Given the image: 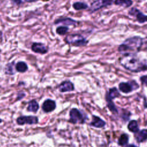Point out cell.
Masks as SVG:
<instances>
[{"label":"cell","instance_id":"cell-1","mask_svg":"<svg viewBox=\"0 0 147 147\" xmlns=\"http://www.w3.org/2000/svg\"><path fill=\"white\" fill-rule=\"evenodd\" d=\"M119 64L126 70L132 72L147 71L146 60H141L136 55H123L119 59Z\"/></svg>","mask_w":147,"mask_h":147},{"label":"cell","instance_id":"cell-29","mask_svg":"<svg viewBox=\"0 0 147 147\" xmlns=\"http://www.w3.org/2000/svg\"><path fill=\"white\" fill-rule=\"evenodd\" d=\"M2 122V120L1 119H0V123H1Z\"/></svg>","mask_w":147,"mask_h":147},{"label":"cell","instance_id":"cell-11","mask_svg":"<svg viewBox=\"0 0 147 147\" xmlns=\"http://www.w3.org/2000/svg\"><path fill=\"white\" fill-rule=\"evenodd\" d=\"M31 48L34 52L40 54H45L48 51V48L44 44L41 42H33Z\"/></svg>","mask_w":147,"mask_h":147},{"label":"cell","instance_id":"cell-4","mask_svg":"<svg viewBox=\"0 0 147 147\" xmlns=\"http://www.w3.org/2000/svg\"><path fill=\"white\" fill-rule=\"evenodd\" d=\"M139 84L134 80H129L127 82H122L118 84V88L120 91L124 94H129L139 88Z\"/></svg>","mask_w":147,"mask_h":147},{"label":"cell","instance_id":"cell-2","mask_svg":"<svg viewBox=\"0 0 147 147\" xmlns=\"http://www.w3.org/2000/svg\"><path fill=\"white\" fill-rule=\"evenodd\" d=\"M144 39L139 36L126 38L118 48V51L122 55H136L141 49Z\"/></svg>","mask_w":147,"mask_h":147},{"label":"cell","instance_id":"cell-8","mask_svg":"<svg viewBox=\"0 0 147 147\" xmlns=\"http://www.w3.org/2000/svg\"><path fill=\"white\" fill-rule=\"evenodd\" d=\"M38 122V118L36 116H21L17 119V123L20 125H25V123L29 125L36 124Z\"/></svg>","mask_w":147,"mask_h":147},{"label":"cell","instance_id":"cell-27","mask_svg":"<svg viewBox=\"0 0 147 147\" xmlns=\"http://www.w3.org/2000/svg\"><path fill=\"white\" fill-rule=\"evenodd\" d=\"M22 1H24L27 2H36L37 1H38V0H21L22 2Z\"/></svg>","mask_w":147,"mask_h":147},{"label":"cell","instance_id":"cell-24","mask_svg":"<svg viewBox=\"0 0 147 147\" xmlns=\"http://www.w3.org/2000/svg\"><path fill=\"white\" fill-rule=\"evenodd\" d=\"M68 30H69V28L68 26H60L56 28V32L59 35H64L68 32Z\"/></svg>","mask_w":147,"mask_h":147},{"label":"cell","instance_id":"cell-30","mask_svg":"<svg viewBox=\"0 0 147 147\" xmlns=\"http://www.w3.org/2000/svg\"><path fill=\"white\" fill-rule=\"evenodd\" d=\"M1 32H0V36H1Z\"/></svg>","mask_w":147,"mask_h":147},{"label":"cell","instance_id":"cell-20","mask_svg":"<svg viewBox=\"0 0 147 147\" xmlns=\"http://www.w3.org/2000/svg\"><path fill=\"white\" fill-rule=\"evenodd\" d=\"M28 68L27 64L24 61H19L16 65V69L19 72H25Z\"/></svg>","mask_w":147,"mask_h":147},{"label":"cell","instance_id":"cell-9","mask_svg":"<svg viewBox=\"0 0 147 147\" xmlns=\"http://www.w3.org/2000/svg\"><path fill=\"white\" fill-rule=\"evenodd\" d=\"M55 24H61L63 25L67 26H76L79 24V22L77 20H74L72 18L69 17H64V18H60L55 21L54 22Z\"/></svg>","mask_w":147,"mask_h":147},{"label":"cell","instance_id":"cell-25","mask_svg":"<svg viewBox=\"0 0 147 147\" xmlns=\"http://www.w3.org/2000/svg\"><path fill=\"white\" fill-rule=\"evenodd\" d=\"M140 80L142 84L147 86V75H142L140 78Z\"/></svg>","mask_w":147,"mask_h":147},{"label":"cell","instance_id":"cell-18","mask_svg":"<svg viewBox=\"0 0 147 147\" xmlns=\"http://www.w3.org/2000/svg\"><path fill=\"white\" fill-rule=\"evenodd\" d=\"M128 130L134 133H137L139 131V127L137 121L136 120H131L129 122L127 125Z\"/></svg>","mask_w":147,"mask_h":147},{"label":"cell","instance_id":"cell-23","mask_svg":"<svg viewBox=\"0 0 147 147\" xmlns=\"http://www.w3.org/2000/svg\"><path fill=\"white\" fill-rule=\"evenodd\" d=\"M14 61H13L11 63H9L6 65L5 67V74L7 75H13L15 74L14 69Z\"/></svg>","mask_w":147,"mask_h":147},{"label":"cell","instance_id":"cell-17","mask_svg":"<svg viewBox=\"0 0 147 147\" xmlns=\"http://www.w3.org/2000/svg\"><path fill=\"white\" fill-rule=\"evenodd\" d=\"M39 109V105L35 100H32L28 103L27 110L28 111L36 113Z\"/></svg>","mask_w":147,"mask_h":147},{"label":"cell","instance_id":"cell-22","mask_svg":"<svg viewBox=\"0 0 147 147\" xmlns=\"http://www.w3.org/2000/svg\"><path fill=\"white\" fill-rule=\"evenodd\" d=\"M129 141V136L126 134H122L118 140V144L120 146L126 145Z\"/></svg>","mask_w":147,"mask_h":147},{"label":"cell","instance_id":"cell-3","mask_svg":"<svg viewBox=\"0 0 147 147\" xmlns=\"http://www.w3.org/2000/svg\"><path fill=\"white\" fill-rule=\"evenodd\" d=\"M66 44L76 47L86 46L88 41L80 34H69L64 38Z\"/></svg>","mask_w":147,"mask_h":147},{"label":"cell","instance_id":"cell-6","mask_svg":"<svg viewBox=\"0 0 147 147\" xmlns=\"http://www.w3.org/2000/svg\"><path fill=\"white\" fill-rule=\"evenodd\" d=\"M128 14L136 18V21L140 24L147 22V15L144 14L141 11L136 7H131L128 11Z\"/></svg>","mask_w":147,"mask_h":147},{"label":"cell","instance_id":"cell-15","mask_svg":"<svg viewBox=\"0 0 147 147\" xmlns=\"http://www.w3.org/2000/svg\"><path fill=\"white\" fill-rule=\"evenodd\" d=\"M137 133L135 136V138L138 142L147 141V129H142Z\"/></svg>","mask_w":147,"mask_h":147},{"label":"cell","instance_id":"cell-12","mask_svg":"<svg viewBox=\"0 0 147 147\" xmlns=\"http://www.w3.org/2000/svg\"><path fill=\"white\" fill-rule=\"evenodd\" d=\"M56 107V102L55 100L48 99L45 100L42 103V109L45 113H49L53 111Z\"/></svg>","mask_w":147,"mask_h":147},{"label":"cell","instance_id":"cell-31","mask_svg":"<svg viewBox=\"0 0 147 147\" xmlns=\"http://www.w3.org/2000/svg\"><path fill=\"white\" fill-rule=\"evenodd\" d=\"M44 1H48V0H44Z\"/></svg>","mask_w":147,"mask_h":147},{"label":"cell","instance_id":"cell-7","mask_svg":"<svg viewBox=\"0 0 147 147\" xmlns=\"http://www.w3.org/2000/svg\"><path fill=\"white\" fill-rule=\"evenodd\" d=\"M69 122L73 124L77 123H83L84 122V119L82 114L78 109L73 108L69 111Z\"/></svg>","mask_w":147,"mask_h":147},{"label":"cell","instance_id":"cell-28","mask_svg":"<svg viewBox=\"0 0 147 147\" xmlns=\"http://www.w3.org/2000/svg\"><path fill=\"white\" fill-rule=\"evenodd\" d=\"M126 147H138V146L134 144H129V145H127V146H126Z\"/></svg>","mask_w":147,"mask_h":147},{"label":"cell","instance_id":"cell-14","mask_svg":"<svg viewBox=\"0 0 147 147\" xmlns=\"http://www.w3.org/2000/svg\"><path fill=\"white\" fill-rule=\"evenodd\" d=\"M119 96L120 94L118 90L115 87H114L109 89V90L107 91L106 94L105 98L113 100L116 98L119 97Z\"/></svg>","mask_w":147,"mask_h":147},{"label":"cell","instance_id":"cell-5","mask_svg":"<svg viewBox=\"0 0 147 147\" xmlns=\"http://www.w3.org/2000/svg\"><path fill=\"white\" fill-rule=\"evenodd\" d=\"M115 0H95L88 7V11L91 13H94L103 7L112 5Z\"/></svg>","mask_w":147,"mask_h":147},{"label":"cell","instance_id":"cell-21","mask_svg":"<svg viewBox=\"0 0 147 147\" xmlns=\"http://www.w3.org/2000/svg\"><path fill=\"white\" fill-rule=\"evenodd\" d=\"M106 100L107 102V106L109 108V109L110 110V111L114 114H117L118 110H117V107H115L114 102H113V100L106 98Z\"/></svg>","mask_w":147,"mask_h":147},{"label":"cell","instance_id":"cell-19","mask_svg":"<svg viewBox=\"0 0 147 147\" xmlns=\"http://www.w3.org/2000/svg\"><path fill=\"white\" fill-rule=\"evenodd\" d=\"M73 8L77 11L87 9L89 7L88 5L83 2H75L72 4Z\"/></svg>","mask_w":147,"mask_h":147},{"label":"cell","instance_id":"cell-13","mask_svg":"<svg viewBox=\"0 0 147 147\" xmlns=\"http://www.w3.org/2000/svg\"><path fill=\"white\" fill-rule=\"evenodd\" d=\"M90 126L96 127V128H102L106 125V122L100 117L96 115H92V121L89 124Z\"/></svg>","mask_w":147,"mask_h":147},{"label":"cell","instance_id":"cell-16","mask_svg":"<svg viewBox=\"0 0 147 147\" xmlns=\"http://www.w3.org/2000/svg\"><path fill=\"white\" fill-rule=\"evenodd\" d=\"M114 3L117 6L127 8L130 7L133 5V1L132 0H115Z\"/></svg>","mask_w":147,"mask_h":147},{"label":"cell","instance_id":"cell-26","mask_svg":"<svg viewBox=\"0 0 147 147\" xmlns=\"http://www.w3.org/2000/svg\"><path fill=\"white\" fill-rule=\"evenodd\" d=\"M144 47V51H145L147 52V39L145 40H144L142 47Z\"/></svg>","mask_w":147,"mask_h":147},{"label":"cell","instance_id":"cell-10","mask_svg":"<svg viewBox=\"0 0 147 147\" xmlns=\"http://www.w3.org/2000/svg\"><path fill=\"white\" fill-rule=\"evenodd\" d=\"M58 89L61 92L72 91L75 90L74 84L69 80H65L61 82L58 86Z\"/></svg>","mask_w":147,"mask_h":147}]
</instances>
